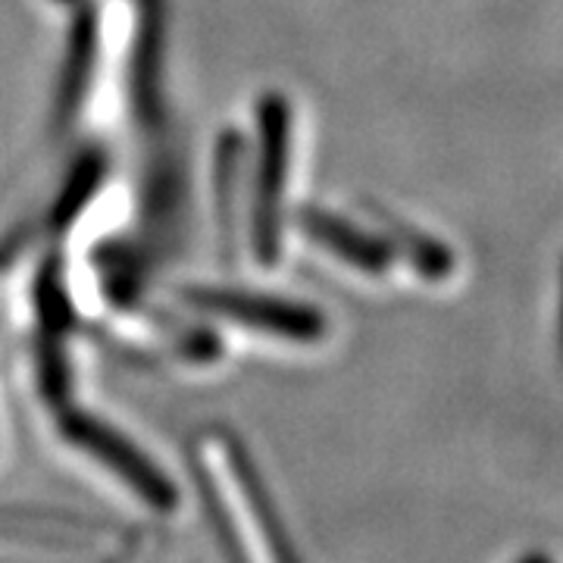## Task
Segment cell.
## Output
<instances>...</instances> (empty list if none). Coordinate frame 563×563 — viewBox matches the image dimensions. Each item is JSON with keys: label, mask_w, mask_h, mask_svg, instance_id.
Listing matches in <instances>:
<instances>
[{"label": "cell", "mask_w": 563, "mask_h": 563, "mask_svg": "<svg viewBox=\"0 0 563 563\" xmlns=\"http://www.w3.org/2000/svg\"><path fill=\"white\" fill-rule=\"evenodd\" d=\"M198 470L210 485L229 536L244 544V554L263 561L282 558L279 529H273V520L266 517L269 510L257 492L254 473L229 435H203L198 442Z\"/></svg>", "instance_id": "cell-1"}, {"label": "cell", "mask_w": 563, "mask_h": 563, "mask_svg": "<svg viewBox=\"0 0 563 563\" xmlns=\"http://www.w3.org/2000/svg\"><path fill=\"white\" fill-rule=\"evenodd\" d=\"M60 429L63 435H66V442L81 448L88 457L101 461L113 476H120L122 483L132 485V492L139 498H144L147 504H157V507H169V504L176 501L173 488H169V483L163 479L161 473L144 461L132 444L122 442L117 432H110L107 426L88 420L81 413H73V417L63 420Z\"/></svg>", "instance_id": "cell-2"}, {"label": "cell", "mask_w": 563, "mask_h": 563, "mask_svg": "<svg viewBox=\"0 0 563 563\" xmlns=\"http://www.w3.org/2000/svg\"><path fill=\"white\" fill-rule=\"evenodd\" d=\"M195 307H201L213 317L254 329V332H269L291 342H313L322 332V320L313 310H303L295 303L273 301V298H257V295H235V291H195L188 295Z\"/></svg>", "instance_id": "cell-3"}, {"label": "cell", "mask_w": 563, "mask_h": 563, "mask_svg": "<svg viewBox=\"0 0 563 563\" xmlns=\"http://www.w3.org/2000/svg\"><path fill=\"white\" fill-rule=\"evenodd\" d=\"M263 125V163L261 188H257V254L269 263L279 254L276 242V217H279L282 179H285V154H288V110L282 101H266L261 110Z\"/></svg>", "instance_id": "cell-4"}, {"label": "cell", "mask_w": 563, "mask_h": 563, "mask_svg": "<svg viewBox=\"0 0 563 563\" xmlns=\"http://www.w3.org/2000/svg\"><path fill=\"white\" fill-rule=\"evenodd\" d=\"M303 229L310 232V239L325 247L329 254H335L347 266H357L363 273H383L385 266H391L395 251L391 244L373 235H363L357 229H351L347 222L335 220L329 213H307Z\"/></svg>", "instance_id": "cell-5"}]
</instances>
